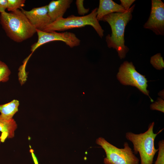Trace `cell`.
<instances>
[{
  "mask_svg": "<svg viewBox=\"0 0 164 164\" xmlns=\"http://www.w3.org/2000/svg\"><path fill=\"white\" fill-rule=\"evenodd\" d=\"M135 7L133 5L124 12H114L103 17L100 21L107 22L111 26V33L106 37V41L109 48L115 49L121 59L125 58L129 48L125 44V27L132 19V12Z\"/></svg>",
  "mask_w": 164,
  "mask_h": 164,
  "instance_id": "6da1fadb",
  "label": "cell"
},
{
  "mask_svg": "<svg viewBox=\"0 0 164 164\" xmlns=\"http://www.w3.org/2000/svg\"><path fill=\"white\" fill-rule=\"evenodd\" d=\"M0 23L7 35L12 40L21 43L32 37L36 29L19 9L1 13Z\"/></svg>",
  "mask_w": 164,
  "mask_h": 164,
  "instance_id": "7a4b0ae2",
  "label": "cell"
},
{
  "mask_svg": "<svg viewBox=\"0 0 164 164\" xmlns=\"http://www.w3.org/2000/svg\"><path fill=\"white\" fill-rule=\"evenodd\" d=\"M154 122L150 124L147 130L143 133L136 134L128 132L125 134L126 138L133 145L134 153H138L139 154L140 164H153L154 156L158 151L155 147L154 141L162 129L157 133H154Z\"/></svg>",
  "mask_w": 164,
  "mask_h": 164,
  "instance_id": "3957f363",
  "label": "cell"
},
{
  "mask_svg": "<svg viewBox=\"0 0 164 164\" xmlns=\"http://www.w3.org/2000/svg\"><path fill=\"white\" fill-rule=\"evenodd\" d=\"M97 8H95L90 14L84 16H78L71 15L66 18H60L52 22L43 31L46 32L62 31L90 26L102 38L104 36V31L97 19Z\"/></svg>",
  "mask_w": 164,
  "mask_h": 164,
  "instance_id": "277c9868",
  "label": "cell"
},
{
  "mask_svg": "<svg viewBox=\"0 0 164 164\" xmlns=\"http://www.w3.org/2000/svg\"><path fill=\"white\" fill-rule=\"evenodd\" d=\"M96 143L104 150L106 157L105 164H139V160L133 153L128 143H124L123 148H119L111 144L104 138L99 137Z\"/></svg>",
  "mask_w": 164,
  "mask_h": 164,
  "instance_id": "5b68a950",
  "label": "cell"
},
{
  "mask_svg": "<svg viewBox=\"0 0 164 164\" xmlns=\"http://www.w3.org/2000/svg\"><path fill=\"white\" fill-rule=\"evenodd\" d=\"M117 77L122 84L136 87L144 94L148 96L151 102L153 101L149 96V91L147 90V79L145 76L136 71L132 62L125 61L121 64Z\"/></svg>",
  "mask_w": 164,
  "mask_h": 164,
  "instance_id": "8992f818",
  "label": "cell"
},
{
  "mask_svg": "<svg viewBox=\"0 0 164 164\" xmlns=\"http://www.w3.org/2000/svg\"><path fill=\"white\" fill-rule=\"evenodd\" d=\"M38 39L37 42L31 46L32 53L41 46L50 42L55 41L63 42L70 48L80 45V40L72 32H65L59 33L56 31L46 32L36 29Z\"/></svg>",
  "mask_w": 164,
  "mask_h": 164,
  "instance_id": "52a82bcc",
  "label": "cell"
},
{
  "mask_svg": "<svg viewBox=\"0 0 164 164\" xmlns=\"http://www.w3.org/2000/svg\"><path fill=\"white\" fill-rule=\"evenodd\" d=\"M149 17L144 28L152 30L157 35H164V3L161 0H152Z\"/></svg>",
  "mask_w": 164,
  "mask_h": 164,
  "instance_id": "ba28073f",
  "label": "cell"
},
{
  "mask_svg": "<svg viewBox=\"0 0 164 164\" xmlns=\"http://www.w3.org/2000/svg\"><path fill=\"white\" fill-rule=\"evenodd\" d=\"M21 9V11L36 29L43 31L52 22L48 14L47 5L34 8L30 11Z\"/></svg>",
  "mask_w": 164,
  "mask_h": 164,
  "instance_id": "9c48e42d",
  "label": "cell"
},
{
  "mask_svg": "<svg viewBox=\"0 0 164 164\" xmlns=\"http://www.w3.org/2000/svg\"><path fill=\"white\" fill-rule=\"evenodd\" d=\"M73 2L72 0H52L47 5L48 14L51 21L63 17Z\"/></svg>",
  "mask_w": 164,
  "mask_h": 164,
  "instance_id": "30bf717a",
  "label": "cell"
},
{
  "mask_svg": "<svg viewBox=\"0 0 164 164\" xmlns=\"http://www.w3.org/2000/svg\"><path fill=\"white\" fill-rule=\"evenodd\" d=\"M126 10L121 5L112 0H100L97 8V19L99 21L105 15L114 12H124Z\"/></svg>",
  "mask_w": 164,
  "mask_h": 164,
  "instance_id": "8fae6325",
  "label": "cell"
},
{
  "mask_svg": "<svg viewBox=\"0 0 164 164\" xmlns=\"http://www.w3.org/2000/svg\"><path fill=\"white\" fill-rule=\"evenodd\" d=\"M17 125L13 118L6 119L0 115V132L6 134L8 138H12L15 136Z\"/></svg>",
  "mask_w": 164,
  "mask_h": 164,
  "instance_id": "7c38bea8",
  "label": "cell"
},
{
  "mask_svg": "<svg viewBox=\"0 0 164 164\" xmlns=\"http://www.w3.org/2000/svg\"><path fill=\"white\" fill-rule=\"evenodd\" d=\"M19 105V101L16 100H14L7 103L0 105V115L7 120L13 118V116L18 111Z\"/></svg>",
  "mask_w": 164,
  "mask_h": 164,
  "instance_id": "4fadbf2b",
  "label": "cell"
},
{
  "mask_svg": "<svg viewBox=\"0 0 164 164\" xmlns=\"http://www.w3.org/2000/svg\"><path fill=\"white\" fill-rule=\"evenodd\" d=\"M150 63L156 69L161 70L164 67V63L160 53H158L152 56Z\"/></svg>",
  "mask_w": 164,
  "mask_h": 164,
  "instance_id": "5bb4252c",
  "label": "cell"
},
{
  "mask_svg": "<svg viewBox=\"0 0 164 164\" xmlns=\"http://www.w3.org/2000/svg\"><path fill=\"white\" fill-rule=\"evenodd\" d=\"M11 71L7 65L0 60V82H5L9 80Z\"/></svg>",
  "mask_w": 164,
  "mask_h": 164,
  "instance_id": "9a60e30c",
  "label": "cell"
},
{
  "mask_svg": "<svg viewBox=\"0 0 164 164\" xmlns=\"http://www.w3.org/2000/svg\"><path fill=\"white\" fill-rule=\"evenodd\" d=\"M25 0H7V9L11 12L15 11L25 5Z\"/></svg>",
  "mask_w": 164,
  "mask_h": 164,
  "instance_id": "2e32d148",
  "label": "cell"
},
{
  "mask_svg": "<svg viewBox=\"0 0 164 164\" xmlns=\"http://www.w3.org/2000/svg\"><path fill=\"white\" fill-rule=\"evenodd\" d=\"M158 153L154 164H164V140H162L158 142Z\"/></svg>",
  "mask_w": 164,
  "mask_h": 164,
  "instance_id": "e0dca14e",
  "label": "cell"
},
{
  "mask_svg": "<svg viewBox=\"0 0 164 164\" xmlns=\"http://www.w3.org/2000/svg\"><path fill=\"white\" fill-rule=\"evenodd\" d=\"M150 109L164 112V101L161 98H158L157 100L150 106Z\"/></svg>",
  "mask_w": 164,
  "mask_h": 164,
  "instance_id": "ac0fdd59",
  "label": "cell"
},
{
  "mask_svg": "<svg viewBox=\"0 0 164 164\" xmlns=\"http://www.w3.org/2000/svg\"><path fill=\"white\" fill-rule=\"evenodd\" d=\"M84 2L83 0H77L76 2L78 13L82 16H84V15L88 13L89 10V8L86 9L84 8Z\"/></svg>",
  "mask_w": 164,
  "mask_h": 164,
  "instance_id": "d6986e66",
  "label": "cell"
},
{
  "mask_svg": "<svg viewBox=\"0 0 164 164\" xmlns=\"http://www.w3.org/2000/svg\"><path fill=\"white\" fill-rule=\"evenodd\" d=\"M121 5L126 11L130 8V6L135 1V0H120Z\"/></svg>",
  "mask_w": 164,
  "mask_h": 164,
  "instance_id": "ffe728a7",
  "label": "cell"
},
{
  "mask_svg": "<svg viewBox=\"0 0 164 164\" xmlns=\"http://www.w3.org/2000/svg\"><path fill=\"white\" fill-rule=\"evenodd\" d=\"M7 0H0V12L1 13L5 12L7 9Z\"/></svg>",
  "mask_w": 164,
  "mask_h": 164,
  "instance_id": "44dd1931",
  "label": "cell"
},
{
  "mask_svg": "<svg viewBox=\"0 0 164 164\" xmlns=\"http://www.w3.org/2000/svg\"><path fill=\"white\" fill-rule=\"evenodd\" d=\"M158 95L160 96V97H162V98H164V91H163H163H160L158 94Z\"/></svg>",
  "mask_w": 164,
  "mask_h": 164,
  "instance_id": "7402d4cb",
  "label": "cell"
},
{
  "mask_svg": "<svg viewBox=\"0 0 164 164\" xmlns=\"http://www.w3.org/2000/svg\"><path fill=\"white\" fill-rule=\"evenodd\" d=\"M2 141V138L1 136H0V144L1 143V142Z\"/></svg>",
  "mask_w": 164,
  "mask_h": 164,
  "instance_id": "603a6c76",
  "label": "cell"
}]
</instances>
